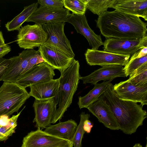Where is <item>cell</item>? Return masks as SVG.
I'll use <instances>...</instances> for the list:
<instances>
[{
  "instance_id": "26",
  "label": "cell",
  "mask_w": 147,
  "mask_h": 147,
  "mask_svg": "<svg viewBox=\"0 0 147 147\" xmlns=\"http://www.w3.org/2000/svg\"><path fill=\"white\" fill-rule=\"evenodd\" d=\"M80 121L77 125L72 142L74 147H82V141L85 132L83 127L84 121L90 117V114L82 112L80 114Z\"/></svg>"
},
{
  "instance_id": "21",
  "label": "cell",
  "mask_w": 147,
  "mask_h": 147,
  "mask_svg": "<svg viewBox=\"0 0 147 147\" xmlns=\"http://www.w3.org/2000/svg\"><path fill=\"white\" fill-rule=\"evenodd\" d=\"M78 125L72 119L50 125L45 128V132L57 137L72 141Z\"/></svg>"
},
{
  "instance_id": "11",
  "label": "cell",
  "mask_w": 147,
  "mask_h": 147,
  "mask_svg": "<svg viewBox=\"0 0 147 147\" xmlns=\"http://www.w3.org/2000/svg\"><path fill=\"white\" fill-rule=\"evenodd\" d=\"M54 70L46 63H41L23 74L16 83L26 88L37 83L51 80L55 75Z\"/></svg>"
},
{
  "instance_id": "19",
  "label": "cell",
  "mask_w": 147,
  "mask_h": 147,
  "mask_svg": "<svg viewBox=\"0 0 147 147\" xmlns=\"http://www.w3.org/2000/svg\"><path fill=\"white\" fill-rule=\"evenodd\" d=\"M59 85L58 78L40 82L30 87L29 94L39 100L55 98L57 95Z\"/></svg>"
},
{
  "instance_id": "4",
  "label": "cell",
  "mask_w": 147,
  "mask_h": 147,
  "mask_svg": "<svg viewBox=\"0 0 147 147\" xmlns=\"http://www.w3.org/2000/svg\"><path fill=\"white\" fill-rule=\"evenodd\" d=\"M30 97L26 89L16 83L4 82L0 87V117H9L18 111Z\"/></svg>"
},
{
  "instance_id": "5",
  "label": "cell",
  "mask_w": 147,
  "mask_h": 147,
  "mask_svg": "<svg viewBox=\"0 0 147 147\" xmlns=\"http://www.w3.org/2000/svg\"><path fill=\"white\" fill-rule=\"evenodd\" d=\"M65 22L50 23L42 25L48 36L44 45L53 47L71 58H74L75 54L70 42L64 32Z\"/></svg>"
},
{
  "instance_id": "14",
  "label": "cell",
  "mask_w": 147,
  "mask_h": 147,
  "mask_svg": "<svg viewBox=\"0 0 147 147\" xmlns=\"http://www.w3.org/2000/svg\"><path fill=\"white\" fill-rule=\"evenodd\" d=\"M113 89L120 99L147 105V86H136L127 80L113 85Z\"/></svg>"
},
{
  "instance_id": "20",
  "label": "cell",
  "mask_w": 147,
  "mask_h": 147,
  "mask_svg": "<svg viewBox=\"0 0 147 147\" xmlns=\"http://www.w3.org/2000/svg\"><path fill=\"white\" fill-rule=\"evenodd\" d=\"M112 8L147 21V0H115Z\"/></svg>"
},
{
  "instance_id": "23",
  "label": "cell",
  "mask_w": 147,
  "mask_h": 147,
  "mask_svg": "<svg viewBox=\"0 0 147 147\" xmlns=\"http://www.w3.org/2000/svg\"><path fill=\"white\" fill-rule=\"evenodd\" d=\"M37 2L34 3L25 7L23 10L11 21L5 24V27L9 31L18 30L22 24L30 17L38 8Z\"/></svg>"
},
{
  "instance_id": "10",
  "label": "cell",
  "mask_w": 147,
  "mask_h": 147,
  "mask_svg": "<svg viewBox=\"0 0 147 147\" xmlns=\"http://www.w3.org/2000/svg\"><path fill=\"white\" fill-rule=\"evenodd\" d=\"M70 14L69 11L63 7L56 8L40 6L26 22H33L41 26L48 23L65 22Z\"/></svg>"
},
{
  "instance_id": "29",
  "label": "cell",
  "mask_w": 147,
  "mask_h": 147,
  "mask_svg": "<svg viewBox=\"0 0 147 147\" xmlns=\"http://www.w3.org/2000/svg\"><path fill=\"white\" fill-rule=\"evenodd\" d=\"M40 6L56 8H63V0H38L37 2Z\"/></svg>"
},
{
  "instance_id": "7",
  "label": "cell",
  "mask_w": 147,
  "mask_h": 147,
  "mask_svg": "<svg viewBox=\"0 0 147 147\" xmlns=\"http://www.w3.org/2000/svg\"><path fill=\"white\" fill-rule=\"evenodd\" d=\"M17 42L19 47L27 50H32L43 45L48 36L42 26L35 24L21 26L18 30Z\"/></svg>"
},
{
  "instance_id": "33",
  "label": "cell",
  "mask_w": 147,
  "mask_h": 147,
  "mask_svg": "<svg viewBox=\"0 0 147 147\" xmlns=\"http://www.w3.org/2000/svg\"><path fill=\"white\" fill-rule=\"evenodd\" d=\"M147 55V47L141 48L136 52L132 55L130 60L142 57Z\"/></svg>"
},
{
  "instance_id": "16",
  "label": "cell",
  "mask_w": 147,
  "mask_h": 147,
  "mask_svg": "<svg viewBox=\"0 0 147 147\" xmlns=\"http://www.w3.org/2000/svg\"><path fill=\"white\" fill-rule=\"evenodd\" d=\"M38 51L44 62L61 73L69 67L74 59L53 47L44 44L38 47Z\"/></svg>"
},
{
  "instance_id": "30",
  "label": "cell",
  "mask_w": 147,
  "mask_h": 147,
  "mask_svg": "<svg viewBox=\"0 0 147 147\" xmlns=\"http://www.w3.org/2000/svg\"><path fill=\"white\" fill-rule=\"evenodd\" d=\"M16 127L8 125L0 126V141L7 140L15 131Z\"/></svg>"
},
{
  "instance_id": "40",
  "label": "cell",
  "mask_w": 147,
  "mask_h": 147,
  "mask_svg": "<svg viewBox=\"0 0 147 147\" xmlns=\"http://www.w3.org/2000/svg\"><path fill=\"white\" fill-rule=\"evenodd\" d=\"M0 126H1L0 125Z\"/></svg>"
},
{
  "instance_id": "6",
  "label": "cell",
  "mask_w": 147,
  "mask_h": 147,
  "mask_svg": "<svg viewBox=\"0 0 147 147\" xmlns=\"http://www.w3.org/2000/svg\"><path fill=\"white\" fill-rule=\"evenodd\" d=\"M72 142L39 129L31 131L23 138L21 147H73Z\"/></svg>"
},
{
  "instance_id": "36",
  "label": "cell",
  "mask_w": 147,
  "mask_h": 147,
  "mask_svg": "<svg viewBox=\"0 0 147 147\" xmlns=\"http://www.w3.org/2000/svg\"><path fill=\"white\" fill-rule=\"evenodd\" d=\"M9 117L7 116L3 115L0 117V125L5 126L8 125L9 121Z\"/></svg>"
},
{
  "instance_id": "13",
  "label": "cell",
  "mask_w": 147,
  "mask_h": 147,
  "mask_svg": "<svg viewBox=\"0 0 147 147\" xmlns=\"http://www.w3.org/2000/svg\"><path fill=\"white\" fill-rule=\"evenodd\" d=\"M33 107L35 113L33 122L35 123V127L42 130L51 125L56 109L54 98L42 100L35 99Z\"/></svg>"
},
{
  "instance_id": "35",
  "label": "cell",
  "mask_w": 147,
  "mask_h": 147,
  "mask_svg": "<svg viewBox=\"0 0 147 147\" xmlns=\"http://www.w3.org/2000/svg\"><path fill=\"white\" fill-rule=\"evenodd\" d=\"M93 127V124L89 119L85 120L84 123L83 128L85 132L88 133H90Z\"/></svg>"
},
{
  "instance_id": "22",
  "label": "cell",
  "mask_w": 147,
  "mask_h": 147,
  "mask_svg": "<svg viewBox=\"0 0 147 147\" xmlns=\"http://www.w3.org/2000/svg\"><path fill=\"white\" fill-rule=\"evenodd\" d=\"M113 80L94 84V87L86 95L78 97V105L79 108H87L90 105L98 100L99 98L106 90L109 84Z\"/></svg>"
},
{
  "instance_id": "28",
  "label": "cell",
  "mask_w": 147,
  "mask_h": 147,
  "mask_svg": "<svg viewBox=\"0 0 147 147\" xmlns=\"http://www.w3.org/2000/svg\"><path fill=\"white\" fill-rule=\"evenodd\" d=\"M146 62L147 55L140 58L129 59L128 63L123 68L125 77L129 76L136 69Z\"/></svg>"
},
{
  "instance_id": "3",
  "label": "cell",
  "mask_w": 147,
  "mask_h": 147,
  "mask_svg": "<svg viewBox=\"0 0 147 147\" xmlns=\"http://www.w3.org/2000/svg\"><path fill=\"white\" fill-rule=\"evenodd\" d=\"M79 69L78 61L74 59L69 67L61 73L60 76L58 78V93L54 98L56 109L53 117L51 123L54 124L61 119L71 104L81 77Z\"/></svg>"
},
{
  "instance_id": "38",
  "label": "cell",
  "mask_w": 147,
  "mask_h": 147,
  "mask_svg": "<svg viewBox=\"0 0 147 147\" xmlns=\"http://www.w3.org/2000/svg\"><path fill=\"white\" fill-rule=\"evenodd\" d=\"M133 147H142V145L139 143L135 144Z\"/></svg>"
},
{
  "instance_id": "37",
  "label": "cell",
  "mask_w": 147,
  "mask_h": 147,
  "mask_svg": "<svg viewBox=\"0 0 147 147\" xmlns=\"http://www.w3.org/2000/svg\"><path fill=\"white\" fill-rule=\"evenodd\" d=\"M5 44L3 37V34L0 30V46L4 45Z\"/></svg>"
},
{
  "instance_id": "9",
  "label": "cell",
  "mask_w": 147,
  "mask_h": 147,
  "mask_svg": "<svg viewBox=\"0 0 147 147\" xmlns=\"http://www.w3.org/2000/svg\"><path fill=\"white\" fill-rule=\"evenodd\" d=\"M85 55L86 62L89 65H98L102 67L125 66L128 62L130 56L90 49H87Z\"/></svg>"
},
{
  "instance_id": "18",
  "label": "cell",
  "mask_w": 147,
  "mask_h": 147,
  "mask_svg": "<svg viewBox=\"0 0 147 147\" xmlns=\"http://www.w3.org/2000/svg\"><path fill=\"white\" fill-rule=\"evenodd\" d=\"M124 67L119 65L102 67L87 76L81 77L80 80L84 84L90 83L94 85L101 80L106 81L113 80L117 77H125Z\"/></svg>"
},
{
  "instance_id": "25",
  "label": "cell",
  "mask_w": 147,
  "mask_h": 147,
  "mask_svg": "<svg viewBox=\"0 0 147 147\" xmlns=\"http://www.w3.org/2000/svg\"><path fill=\"white\" fill-rule=\"evenodd\" d=\"M127 80L138 86H147V62L142 65L129 76Z\"/></svg>"
},
{
  "instance_id": "31",
  "label": "cell",
  "mask_w": 147,
  "mask_h": 147,
  "mask_svg": "<svg viewBox=\"0 0 147 147\" xmlns=\"http://www.w3.org/2000/svg\"><path fill=\"white\" fill-rule=\"evenodd\" d=\"M44 62L43 59L39 53L33 55L30 59L28 65L23 74L32 68L34 66Z\"/></svg>"
},
{
  "instance_id": "39",
  "label": "cell",
  "mask_w": 147,
  "mask_h": 147,
  "mask_svg": "<svg viewBox=\"0 0 147 147\" xmlns=\"http://www.w3.org/2000/svg\"></svg>"
},
{
  "instance_id": "1",
  "label": "cell",
  "mask_w": 147,
  "mask_h": 147,
  "mask_svg": "<svg viewBox=\"0 0 147 147\" xmlns=\"http://www.w3.org/2000/svg\"><path fill=\"white\" fill-rule=\"evenodd\" d=\"M96 21L101 34L106 38L138 39L146 34L147 23L139 17L115 9L104 13Z\"/></svg>"
},
{
  "instance_id": "27",
  "label": "cell",
  "mask_w": 147,
  "mask_h": 147,
  "mask_svg": "<svg viewBox=\"0 0 147 147\" xmlns=\"http://www.w3.org/2000/svg\"><path fill=\"white\" fill-rule=\"evenodd\" d=\"M64 6L65 9L78 15L85 14L86 4L85 0H63Z\"/></svg>"
},
{
  "instance_id": "17",
  "label": "cell",
  "mask_w": 147,
  "mask_h": 147,
  "mask_svg": "<svg viewBox=\"0 0 147 147\" xmlns=\"http://www.w3.org/2000/svg\"><path fill=\"white\" fill-rule=\"evenodd\" d=\"M87 108L106 127L112 130L119 129L117 122L110 108L100 96Z\"/></svg>"
},
{
  "instance_id": "34",
  "label": "cell",
  "mask_w": 147,
  "mask_h": 147,
  "mask_svg": "<svg viewBox=\"0 0 147 147\" xmlns=\"http://www.w3.org/2000/svg\"><path fill=\"white\" fill-rule=\"evenodd\" d=\"M11 50L10 47L6 44L4 45L0 46V58H3Z\"/></svg>"
},
{
  "instance_id": "32",
  "label": "cell",
  "mask_w": 147,
  "mask_h": 147,
  "mask_svg": "<svg viewBox=\"0 0 147 147\" xmlns=\"http://www.w3.org/2000/svg\"><path fill=\"white\" fill-rule=\"evenodd\" d=\"M11 63V60L10 58H0V81L2 80L5 73L9 68Z\"/></svg>"
},
{
  "instance_id": "12",
  "label": "cell",
  "mask_w": 147,
  "mask_h": 147,
  "mask_svg": "<svg viewBox=\"0 0 147 147\" xmlns=\"http://www.w3.org/2000/svg\"><path fill=\"white\" fill-rule=\"evenodd\" d=\"M39 53L38 51L34 49L26 50L20 53L18 55L10 58L11 64L1 81L5 82L16 83L23 74L30 58Z\"/></svg>"
},
{
  "instance_id": "15",
  "label": "cell",
  "mask_w": 147,
  "mask_h": 147,
  "mask_svg": "<svg viewBox=\"0 0 147 147\" xmlns=\"http://www.w3.org/2000/svg\"><path fill=\"white\" fill-rule=\"evenodd\" d=\"M66 22L71 24L78 33L86 38L92 49L97 50L103 45L100 35L96 34L89 27L85 14L78 15L70 13Z\"/></svg>"
},
{
  "instance_id": "8",
  "label": "cell",
  "mask_w": 147,
  "mask_h": 147,
  "mask_svg": "<svg viewBox=\"0 0 147 147\" xmlns=\"http://www.w3.org/2000/svg\"><path fill=\"white\" fill-rule=\"evenodd\" d=\"M103 45L105 51L130 56L140 49L147 47V35L138 39L107 38Z\"/></svg>"
},
{
  "instance_id": "24",
  "label": "cell",
  "mask_w": 147,
  "mask_h": 147,
  "mask_svg": "<svg viewBox=\"0 0 147 147\" xmlns=\"http://www.w3.org/2000/svg\"><path fill=\"white\" fill-rule=\"evenodd\" d=\"M115 0H85L86 9L99 16L112 8Z\"/></svg>"
},
{
  "instance_id": "2",
  "label": "cell",
  "mask_w": 147,
  "mask_h": 147,
  "mask_svg": "<svg viewBox=\"0 0 147 147\" xmlns=\"http://www.w3.org/2000/svg\"><path fill=\"white\" fill-rule=\"evenodd\" d=\"M110 108L118 124L119 129L131 135L142 126L147 117L146 111L137 103L120 99L110 83L100 96Z\"/></svg>"
}]
</instances>
